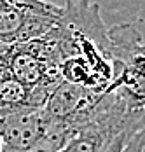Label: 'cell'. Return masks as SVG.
<instances>
[{
    "label": "cell",
    "instance_id": "2",
    "mask_svg": "<svg viewBox=\"0 0 145 152\" xmlns=\"http://www.w3.org/2000/svg\"><path fill=\"white\" fill-rule=\"evenodd\" d=\"M112 82L108 89L117 91L131 108H145V39L131 23L108 28Z\"/></svg>",
    "mask_w": 145,
    "mask_h": 152
},
{
    "label": "cell",
    "instance_id": "5",
    "mask_svg": "<svg viewBox=\"0 0 145 152\" xmlns=\"http://www.w3.org/2000/svg\"><path fill=\"white\" fill-rule=\"evenodd\" d=\"M26 108H37L31 91L0 61V117Z\"/></svg>",
    "mask_w": 145,
    "mask_h": 152
},
{
    "label": "cell",
    "instance_id": "8",
    "mask_svg": "<svg viewBox=\"0 0 145 152\" xmlns=\"http://www.w3.org/2000/svg\"><path fill=\"white\" fill-rule=\"evenodd\" d=\"M2 149H4V143H2V137H0V152H2Z\"/></svg>",
    "mask_w": 145,
    "mask_h": 152
},
{
    "label": "cell",
    "instance_id": "1",
    "mask_svg": "<svg viewBox=\"0 0 145 152\" xmlns=\"http://www.w3.org/2000/svg\"><path fill=\"white\" fill-rule=\"evenodd\" d=\"M0 61L31 91L37 108H42L49 94L63 80L59 74L58 42L51 30L26 42L7 44Z\"/></svg>",
    "mask_w": 145,
    "mask_h": 152
},
{
    "label": "cell",
    "instance_id": "6",
    "mask_svg": "<svg viewBox=\"0 0 145 152\" xmlns=\"http://www.w3.org/2000/svg\"><path fill=\"white\" fill-rule=\"evenodd\" d=\"M105 152H145V115L122 129Z\"/></svg>",
    "mask_w": 145,
    "mask_h": 152
},
{
    "label": "cell",
    "instance_id": "7",
    "mask_svg": "<svg viewBox=\"0 0 145 152\" xmlns=\"http://www.w3.org/2000/svg\"><path fill=\"white\" fill-rule=\"evenodd\" d=\"M5 46H7V44L0 42V58H2V54H4V51H5Z\"/></svg>",
    "mask_w": 145,
    "mask_h": 152
},
{
    "label": "cell",
    "instance_id": "4",
    "mask_svg": "<svg viewBox=\"0 0 145 152\" xmlns=\"http://www.w3.org/2000/svg\"><path fill=\"white\" fill-rule=\"evenodd\" d=\"M2 152H47V121L42 108H26L0 117Z\"/></svg>",
    "mask_w": 145,
    "mask_h": 152
},
{
    "label": "cell",
    "instance_id": "3",
    "mask_svg": "<svg viewBox=\"0 0 145 152\" xmlns=\"http://www.w3.org/2000/svg\"><path fill=\"white\" fill-rule=\"evenodd\" d=\"M145 115V108H131L114 89H107L91 107L79 131L56 152H105L112 140Z\"/></svg>",
    "mask_w": 145,
    "mask_h": 152
}]
</instances>
